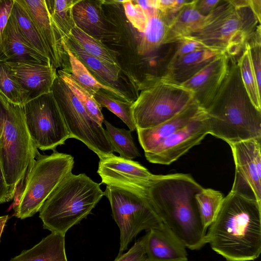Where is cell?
Returning <instances> with one entry per match:
<instances>
[{
    "label": "cell",
    "instance_id": "6da1fadb",
    "mask_svg": "<svg viewBox=\"0 0 261 261\" xmlns=\"http://www.w3.org/2000/svg\"><path fill=\"white\" fill-rule=\"evenodd\" d=\"M203 188L189 174L154 175L145 197L170 231L186 248L198 250L206 242L195 195Z\"/></svg>",
    "mask_w": 261,
    "mask_h": 261
},
{
    "label": "cell",
    "instance_id": "7a4b0ae2",
    "mask_svg": "<svg viewBox=\"0 0 261 261\" xmlns=\"http://www.w3.org/2000/svg\"><path fill=\"white\" fill-rule=\"evenodd\" d=\"M261 203L231 191L209 226L206 242L227 261H249L261 252Z\"/></svg>",
    "mask_w": 261,
    "mask_h": 261
},
{
    "label": "cell",
    "instance_id": "3957f363",
    "mask_svg": "<svg viewBox=\"0 0 261 261\" xmlns=\"http://www.w3.org/2000/svg\"><path fill=\"white\" fill-rule=\"evenodd\" d=\"M205 111L209 134L228 145L261 138V111L251 102L234 57H229L226 75Z\"/></svg>",
    "mask_w": 261,
    "mask_h": 261
},
{
    "label": "cell",
    "instance_id": "277c9868",
    "mask_svg": "<svg viewBox=\"0 0 261 261\" xmlns=\"http://www.w3.org/2000/svg\"><path fill=\"white\" fill-rule=\"evenodd\" d=\"M100 185L85 173L68 175L39 211L43 228L65 235L91 213L105 195Z\"/></svg>",
    "mask_w": 261,
    "mask_h": 261
},
{
    "label": "cell",
    "instance_id": "5b68a950",
    "mask_svg": "<svg viewBox=\"0 0 261 261\" xmlns=\"http://www.w3.org/2000/svg\"><path fill=\"white\" fill-rule=\"evenodd\" d=\"M258 22L249 6L235 8L230 0H221L206 16L202 27L184 39L195 40L234 57L243 50Z\"/></svg>",
    "mask_w": 261,
    "mask_h": 261
},
{
    "label": "cell",
    "instance_id": "8992f818",
    "mask_svg": "<svg viewBox=\"0 0 261 261\" xmlns=\"http://www.w3.org/2000/svg\"><path fill=\"white\" fill-rule=\"evenodd\" d=\"M74 164L71 155L56 150L50 155L34 154L20 181L21 186L14 207L15 216L24 219L39 212L51 194L72 173Z\"/></svg>",
    "mask_w": 261,
    "mask_h": 261
},
{
    "label": "cell",
    "instance_id": "52a82bcc",
    "mask_svg": "<svg viewBox=\"0 0 261 261\" xmlns=\"http://www.w3.org/2000/svg\"><path fill=\"white\" fill-rule=\"evenodd\" d=\"M38 152L26 126L23 106L11 102L0 92V164L10 187L16 190Z\"/></svg>",
    "mask_w": 261,
    "mask_h": 261
},
{
    "label": "cell",
    "instance_id": "ba28073f",
    "mask_svg": "<svg viewBox=\"0 0 261 261\" xmlns=\"http://www.w3.org/2000/svg\"><path fill=\"white\" fill-rule=\"evenodd\" d=\"M141 89L132 105L136 129L156 126L195 102L191 90L161 77L149 79Z\"/></svg>",
    "mask_w": 261,
    "mask_h": 261
},
{
    "label": "cell",
    "instance_id": "9c48e42d",
    "mask_svg": "<svg viewBox=\"0 0 261 261\" xmlns=\"http://www.w3.org/2000/svg\"><path fill=\"white\" fill-rule=\"evenodd\" d=\"M104 194L110 201L113 219L120 230L118 255L127 249L140 231L163 224L145 196L112 186H107Z\"/></svg>",
    "mask_w": 261,
    "mask_h": 261
},
{
    "label": "cell",
    "instance_id": "30bf717a",
    "mask_svg": "<svg viewBox=\"0 0 261 261\" xmlns=\"http://www.w3.org/2000/svg\"><path fill=\"white\" fill-rule=\"evenodd\" d=\"M51 91L71 138L82 141L99 159L113 154L114 151L105 129L88 115L71 89L58 74Z\"/></svg>",
    "mask_w": 261,
    "mask_h": 261
},
{
    "label": "cell",
    "instance_id": "8fae6325",
    "mask_svg": "<svg viewBox=\"0 0 261 261\" xmlns=\"http://www.w3.org/2000/svg\"><path fill=\"white\" fill-rule=\"evenodd\" d=\"M23 111L27 129L37 148L54 150L71 138L51 91L27 102Z\"/></svg>",
    "mask_w": 261,
    "mask_h": 261
},
{
    "label": "cell",
    "instance_id": "7c38bea8",
    "mask_svg": "<svg viewBox=\"0 0 261 261\" xmlns=\"http://www.w3.org/2000/svg\"><path fill=\"white\" fill-rule=\"evenodd\" d=\"M229 145L235 164L230 191L261 203V138Z\"/></svg>",
    "mask_w": 261,
    "mask_h": 261
},
{
    "label": "cell",
    "instance_id": "4fadbf2b",
    "mask_svg": "<svg viewBox=\"0 0 261 261\" xmlns=\"http://www.w3.org/2000/svg\"><path fill=\"white\" fill-rule=\"evenodd\" d=\"M209 134L205 111L186 126L163 140L152 150L145 152L150 163L169 165L178 160Z\"/></svg>",
    "mask_w": 261,
    "mask_h": 261
},
{
    "label": "cell",
    "instance_id": "5bb4252c",
    "mask_svg": "<svg viewBox=\"0 0 261 261\" xmlns=\"http://www.w3.org/2000/svg\"><path fill=\"white\" fill-rule=\"evenodd\" d=\"M97 172L102 184L124 188L145 196L153 175L138 162L113 153L99 159Z\"/></svg>",
    "mask_w": 261,
    "mask_h": 261
},
{
    "label": "cell",
    "instance_id": "9a60e30c",
    "mask_svg": "<svg viewBox=\"0 0 261 261\" xmlns=\"http://www.w3.org/2000/svg\"><path fill=\"white\" fill-rule=\"evenodd\" d=\"M229 57L222 53L190 79L181 84L194 94L195 102L206 110L218 92L226 75Z\"/></svg>",
    "mask_w": 261,
    "mask_h": 261
},
{
    "label": "cell",
    "instance_id": "2e32d148",
    "mask_svg": "<svg viewBox=\"0 0 261 261\" xmlns=\"http://www.w3.org/2000/svg\"><path fill=\"white\" fill-rule=\"evenodd\" d=\"M35 23L48 49L51 64L56 69L66 70L68 56L62 39L48 12L45 0H18Z\"/></svg>",
    "mask_w": 261,
    "mask_h": 261
},
{
    "label": "cell",
    "instance_id": "e0dca14e",
    "mask_svg": "<svg viewBox=\"0 0 261 261\" xmlns=\"http://www.w3.org/2000/svg\"><path fill=\"white\" fill-rule=\"evenodd\" d=\"M5 63L26 94L27 102L51 91L57 76V69L51 65Z\"/></svg>",
    "mask_w": 261,
    "mask_h": 261
},
{
    "label": "cell",
    "instance_id": "ac0fdd59",
    "mask_svg": "<svg viewBox=\"0 0 261 261\" xmlns=\"http://www.w3.org/2000/svg\"><path fill=\"white\" fill-rule=\"evenodd\" d=\"M149 261H187L186 247L164 224L140 239Z\"/></svg>",
    "mask_w": 261,
    "mask_h": 261
},
{
    "label": "cell",
    "instance_id": "d6986e66",
    "mask_svg": "<svg viewBox=\"0 0 261 261\" xmlns=\"http://www.w3.org/2000/svg\"><path fill=\"white\" fill-rule=\"evenodd\" d=\"M0 61L51 65L48 58L37 50L23 38L10 16L3 33Z\"/></svg>",
    "mask_w": 261,
    "mask_h": 261
},
{
    "label": "cell",
    "instance_id": "ffe728a7",
    "mask_svg": "<svg viewBox=\"0 0 261 261\" xmlns=\"http://www.w3.org/2000/svg\"><path fill=\"white\" fill-rule=\"evenodd\" d=\"M205 110L196 102L176 115L152 128H137L139 143L144 152L158 146L163 140L202 114Z\"/></svg>",
    "mask_w": 261,
    "mask_h": 261
},
{
    "label": "cell",
    "instance_id": "44dd1931",
    "mask_svg": "<svg viewBox=\"0 0 261 261\" xmlns=\"http://www.w3.org/2000/svg\"><path fill=\"white\" fill-rule=\"evenodd\" d=\"M223 53L218 50L205 48L190 53L177 59L170 60L161 77L169 82L181 85Z\"/></svg>",
    "mask_w": 261,
    "mask_h": 261
},
{
    "label": "cell",
    "instance_id": "7402d4cb",
    "mask_svg": "<svg viewBox=\"0 0 261 261\" xmlns=\"http://www.w3.org/2000/svg\"><path fill=\"white\" fill-rule=\"evenodd\" d=\"M100 1L77 0L72 7L75 25L88 35L100 40L113 36L107 23Z\"/></svg>",
    "mask_w": 261,
    "mask_h": 261
},
{
    "label": "cell",
    "instance_id": "603a6c76",
    "mask_svg": "<svg viewBox=\"0 0 261 261\" xmlns=\"http://www.w3.org/2000/svg\"><path fill=\"white\" fill-rule=\"evenodd\" d=\"M195 3L196 0L189 1L167 26L163 45L178 43L202 27L206 16L197 11Z\"/></svg>",
    "mask_w": 261,
    "mask_h": 261
},
{
    "label": "cell",
    "instance_id": "cb8c5ba5",
    "mask_svg": "<svg viewBox=\"0 0 261 261\" xmlns=\"http://www.w3.org/2000/svg\"><path fill=\"white\" fill-rule=\"evenodd\" d=\"M63 41L97 80L106 86L118 89L121 71L120 65L111 64L90 55L70 37L63 39Z\"/></svg>",
    "mask_w": 261,
    "mask_h": 261
},
{
    "label": "cell",
    "instance_id": "d4e9b609",
    "mask_svg": "<svg viewBox=\"0 0 261 261\" xmlns=\"http://www.w3.org/2000/svg\"><path fill=\"white\" fill-rule=\"evenodd\" d=\"M10 261H67L65 235L51 232L34 247L23 251Z\"/></svg>",
    "mask_w": 261,
    "mask_h": 261
},
{
    "label": "cell",
    "instance_id": "484cf974",
    "mask_svg": "<svg viewBox=\"0 0 261 261\" xmlns=\"http://www.w3.org/2000/svg\"><path fill=\"white\" fill-rule=\"evenodd\" d=\"M63 47L67 53L70 73L74 80L92 95L99 90L107 92L127 101H134L119 89L106 86L97 80L81 61L72 54L63 41Z\"/></svg>",
    "mask_w": 261,
    "mask_h": 261
},
{
    "label": "cell",
    "instance_id": "4316f807",
    "mask_svg": "<svg viewBox=\"0 0 261 261\" xmlns=\"http://www.w3.org/2000/svg\"><path fill=\"white\" fill-rule=\"evenodd\" d=\"M147 16V26L137 46L139 55H146L157 50L165 38L167 24L160 12L156 8L144 10Z\"/></svg>",
    "mask_w": 261,
    "mask_h": 261
},
{
    "label": "cell",
    "instance_id": "83f0119b",
    "mask_svg": "<svg viewBox=\"0 0 261 261\" xmlns=\"http://www.w3.org/2000/svg\"><path fill=\"white\" fill-rule=\"evenodd\" d=\"M10 16L23 38L37 50L49 59L48 49L35 23L18 0H14Z\"/></svg>",
    "mask_w": 261,
    "mask_h": 261
},
{
    "label": "cell",
    "instance_id": "f1b7e54d",
    "mask_svg": "<svg viewBox=\"0 0 261 261\" xmlns=\"http://www.w3.org/2000/svg\"><path fill=\"white\" fill-rule=\"evenodd\" d=\"M77 0H45L50 18L62 40L67 39L75 26L72 7Z\"/></svg>",
    "mask_w": 261,
    "mask_h": 261
},
{
    "label": "cell",
    "instance_id": "f546056e",
    "mask_svg": "<svg viewBox=\"0 0 261 261\" xmlns=\"http://www.w3.org/2000/svg\"><path fill=\"white\" fill-rule=\"evenodd\" d=\"M69 37L90 55L111 64L119 65L117 51L108 47L100 40L88 35L76 25L72 30Z\"/></svg>",
    "mask_w": 261,
    "mask_h": 261
},
{
    "label": "cell",
    "instance_id": "4dcf8cb0",
    "mask_svg": "<svg viewBox=\"0 0 261 261\" xmlns=\"http://www.w3.org/2000/svg\"><path fill=\"white\" fill-rule=\"evenodd\" d=\"M105 133L114 151L119 153L120 156L133 160L140 156L131 134V131L124 128L116 127L104 120Z\"/></svg>",
    "mask_w": 261,
    "mask_h": 261
},
{
    "label": "cell",
    "instance_id": "1f68e13d",
    "mask_svg": "<svg viewBox=\"0 0 261 261\" xmlns=\"http://www.w3.org/2000/svg\"><path fill=\"white\" fill-rule=\"evenodd\" d=\"M224 198L221 192L210 188H203L195 195L199 216L206 229L216 218Z\"/></svg>",
    "mask_w": 261,
    "mask_h": 261
},
{
    "label": "cell",
    "instance_id": "d6a6232c",
    "mask_svg": "<svg viewBox=\"0 0 261 261\" xmlns=\"http://www.w3.org/2000/svg\"><path fill=\"white\" fill-rule=\"evenodd\" d=\"M57 74L71 89L88 115L97 123L102 125L105 119L101 112V108L93 95L80 85L67 71L59 69L57 70Z\"/></svg>",
    "mask_w": 261,
    "mask_h": 261
},
{
    "label": "cell",
    "instance_id": "836d02e7",
    "mask_svg": "<svg viewBox=\"0 0 261 261\" xmlns=\"http://www.w3.org/2000/svg\"><path fill=\"white\" fill-rule=\"evenodd\" d=\"M93 96L101 108H106L116 115L131 132L136 129L132 111L134 101L122 100L103 90L97 91Z\"/></svg>",
    "mask_w": 261,
    "mask_h": 261
},
{
    "label": "cell",
    "instance_id": "e575fe53",
    "mask_svg": "<svg viewBox=\"0 0 261 261\" xmlns=\"http://www.w3.org/2000/svg\"><path fill=\"white\" fill-rule=\"evenodd\" d=\"M242 53L237 60L242 81L253 105L261 111L260 89L256 82L247 43Z\"/></svg>",
    "mask_w": 261,
    "mask_h": 261
},
{
    "label": "cell",
    "instance_id": "d590c367",
    "mask_svg": "<svg viewBox=\"0 0 261 261\" xmlns=\"http://www.w3.org/2000/svg\"><path fill=\"white\" fill-rule=\"evenodd\" d=\"M0 92L11 102L23 106L26 94L20 87L4 62L0 61Z\"/></svg>",
    "mask_w": 261,
    "mask_h": 261
},
{
    "label": "cell",
    "instance_id": "8d00e7d4",
    "mask_svg": "<svg viewBox=\"0 0 261 261\" xmlns=\"http://www.w3.org/2000/svg\"><path fill=\"white\" fill-rule=\"evenodd\" d=\"M250 59L253 68L256 82L259 89L261 88V36L260 25L257 26L254 33L247 40Z\"/></svg>",
    "mask_w": 261,
    "mask_h": 261
},
{
    "label": "cell",
    "instance_id": "74e56055",
    "mask_svg": "<svg viewBox=\"0 0 261 261\" xmlns=\"http://www.w3.org/2000/svg\"><path fill=\"white\" fill-rule=\"evenodd\" d=\"M123 5L126 16L133 27L143 33L147 26L148 17L144 9L133 1H119Z\"/></svg>",
    "mask_w": 261,
    "mask_h": 261
},
{
    "label": "cell",
    "instance_id": "f35d334b",
    "mask_svg": "<svg viewBox=\"0 0 261 261\" xmlns=\"http://www.w3.org/2000/svg\"><path fill=\"white\" fill-rule=\"evenodd\" d=\"M114 261H149L141 240L137 241L129 250L117 256Z\"/></svg>",
    "mask_w": 261,
    "mask_h": 261
},
{
    "label": "cell",
    "instance_id": "ab89813d",
    "mask_svg": "<svg viewBox=\"0 0 261 261\" xmlns=\"http://www.w3.org/2000/svg\"><path fill=\"white\" fill-rule=\"evenodd\" d=\"M177 43L176 50L170 60L177 59L190 53L208 48L200 42L191 39H184Z\"/></svg>",
    "mask_w": 261,
    "mask_h": 261
},
{
    "label": "cell",
    "instance_id": "60d3db41",
    "mask_svg": "<svg viewBox=\"0 0 261 261\" xmlns=\"http://www.w3.org/2000/svg\"><path fill=\"white\" fill-rule=\"evenodd\" d=\"M14 0H0V47L4 30L10 16Z\"/></svg>",
    "mask_w": 261,
    "mask_h": 261
},
{
    "label": "cell",
    "instance_id": "b9f144b4",
    "mask_svg": "<svg viewBox=\"0 0 261 261\" xmlns=\"http://www.w3.org/2000/svg\"><path fill=\"white\" fill-rule=\"evenodd\" d=\"M15 192L14 189L7 184L0 164V204L11 200L14 196Z\"/></svg>",
    "mask_w": 261,
    "mask_h": 261
},
{
    "label": "cell",
    "instance_id": "7bdbcfd3",
    "mask_svg": "<svg viewBox=\"0 0 261 261\" xmlns=\"http://www.w3.org/2000/svg\"><path fill=\"white\" fill-rule=\"evenodd\" d=\"M221 0H196L195 8L203 16L208 15Z\"/></svg>",
    "mask_w": 261,
    "mask_h": 261
},
{
    "label": "cell",
    "instance_id": "ee69618b",
    "mask_svg": "<svg viewBox=\"0 0 261 261\" xmlns=\"http://www.w3.org/2000/svg\"><path fill=\"white\" fill-rule=\"evenodd\" d=\"M248 6L255 16L258 22H260L261 1L248 0Z\"/></svg>",
    "mask_w": 261,
    "mask_h": 261
},
{
    "label": "cell",
    "instance_id": "f6af8a7d",
    "mask_svg": "<svg viewBox=\"0 0 261 261\" xmlns=\"http://www.w3.org/2000/svg\"><path fill=\"white\" fill-rule=\"evenodd\" d=\"M8 219V215H5L0 217V239L4 229V227Z\"/></svg>",
    "mask_w": 261,
    "mask_h": 261
}]
</instances>
